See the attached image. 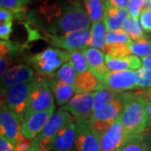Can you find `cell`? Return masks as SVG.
Segmentation results:
<instances>
[{
	"mask_svg": "<svg viewBox=\"0 0 151 151\" xmlns=\"http://www.w3.org/2000/svg\"><path fill=\"white\" fill-rule=\"evenodd\" d=\"M124 99L122 97V94L119 93V96L112 103L93 112L91 119L113 124L114 121L119 117L124 108Z\"/></svg>",
	"mask_w": 151,
	"mask_h": 151,
	"instance_id": "cell-17",
	"label": "cell"
},
{
	"mask_svg": "<svg viewBox=\"0 0 151 151\" xmlns=\"http://www.w3.org/2000/svg\"><path fill=\"white\" fill-rule=\"evenodd\" d=\"M32 146V139L24 137L14 145L15 151H29Z\"/></svg>",
	"mask_w": 151,
	"mask_h": 151,
	"instance_id": "cell-38",
	"label": "cell"
},
{
	"mask_svg": "<svg viewBox=\"0 0 151 151\" xmlns=\"http://www.w3.org/2000/svg\"><path fill=\"white\" fill-rule=\"evenodd\" d=\"M123 29L129 35L133 41H137L147 37L139 19H134L130 15L125 22Z\"/></svg>",
	"mask_w": 151,
	"mask_h": 151,
	"instance_id": "cell-25",
	"label": "cell"
},
{
	"mask_svg": "<svg viewBox=\"0 0 151 151\" xmlns=\"http://www.w3.org/2000/svg\"><path fill=\"white\" fill-rule=\"evenodd\" d=\"M127 139V135L119 118L101 136L100 151H117Z\"/></svg>",
	"mask_w": 151,
	"mask_h": 151,
	"instance_id": "cell-14",
	"label": "cell"
},
{
	"mask_svg": "<svg viewBox=\"0 0 151 151\" xmlns=\"http://www.w3.org/2000/svg\"><path fill=\"white\" fill-rule=\"evenodd\" d=\"M50 151H51V150H50Z\"/></svg>",
	"mask_w": 151,
	"mask_h": 151,
	"instance_id": "cell-48",
	"label": "cell"
},
{
	"mask_svg": "<svg viewBox=\"0 0 151 151\" xmlns=\"http://www.w3.org/2000/svg\"><path fill=\"white\" fill-rule=\"evenodd\" d=\"M13 18H14L13 12L1 7V9H0V23L1 24L13 21Z\"/></svg>",
	"mask_w": 151,
	"mask_h": 151,
	"instance_id": "cell-41",
	"label": "cell"
},
{
	"mask_svg": "<svg viewBox=\"0 0 151 151\" xmlns=\"http://www.w3.org/2000/svg\"><path fill=\"white\" fill-rule=\"evenodd\" d=\"M28 3L27 0H0L1 7L13 12L14 15H19L23 13L24 5Z\"/></svg>",
	"mask_w": 151,
	"mask_h": 151,
	"instance_id": "cell-32",
	"label": "cell"
},
{
	"mask_svg": "<svg viewBox=\"0 0 151 151\" xmlns=\"http://www.w3.org/2000/svg\"><path fill=\"white\" fill-rule=\"evenodd\" d=\"M124 106L119 115L127 139L141 134L149 125L147 101L144 92H121Z\"/></svg>",
	"mask_w": 151,
	"mask_h": 151,
	"instance_id": "cell-1",
	"label": "cell"
},
{
	"mask_svg": "<svg viewBox=\"0 0 151 151\" xmlns=\"http://www.w3.org/2000/svg\"><path fill=\"white\" fill-rule=\"evenodd\" d=\"M129 0H105L106 8H117L122 9H127Z\"/></svg>",
	"mask_w": 151,
	"mask_h": 151,
	"instance_id": "cell-37",
	"label": "cell"
},
{
	"mask_svg": "<svg viewBox=\"0 0 151 151\" xmlns=\"http://www.w3.org/2000/svg\"><path fill=\"white\" fill-rule=\"evenodd\" d=\"M142 62H143V64H144L145 66L151 69V55H149V56H147V57H144L142 59Z\"/></svg>",
	"mask_w": 151,
	"mask_h": 151,
	"instance_id": "cell-43",
	"label": "cell"
},
{
	"mask_svg": "<svg viewBox=\"0 0 151 151\" xmlns=\"http://www.w3.org/2000/svg\"><path fill=\"white\" fill-rule=\"evenodd\" d=\"M76 124L71 121L55 135L49 146L51 151H70L75 148Z\"/></svg>",
	"mask_w": 151,
	"mask_h": 151,
	"instance_id": "cell-15",
	"label": "cell"
},
{
	"mask_svg": "<svg viewBox=\"0 0 151 151\" xmlns=\"http://www.w3.org/2000/svg\"><path fill=\"white\" fill-rule=\"evenodd\" d=\"M151 138L138 134L128 138L117 151H150Z\"/></svg>",
	"mask_w": 151,
	"mask_h": 151,
	"instance_id": "cell-22",
	"label": "cell"
},
{
	"mask_svg": "<svg viewBox=\"0 0 151 151\" xmlns=\"http://www.w3.org/2000/svg\"><path fill=\"white\" fill-rule=\"evenodd\" d=\"M12 63V56L11 55H1L0 58V76L3 77L7 71V68Z\"/></svg>",
	"mask_w": 151,
	"mask_h": 151,
	"instance_id": "cell-39",
	"label": "cell"
},
{
	"mask_svg": "<svg viewBox=\"0 0 151 151\" xmlns=\"http://www.w3.org/2000/svg\"><path fill=\"white\" fill-rule=\"evenodd\" d=\"M133 42L130 36L123 29L108 31L106 35V45L113 44H126L129 45Z\"/></svg>",
	"mask_w": 151,
	"mask_h": 151,
	"instance_id": "cell-29",
	"label": "cell"
},
{
	"mask_svg": "<svg viewBox=\"0 0 151 151\" xmlns=\"http://www.w3.org/2000/svg\"><path fill=\"white\" fill-rule=\"evenodd\" d=\"M13 21L6 22L0 24V37L2 40H8L12 32Z\"/></svg>",
	"mask_w": 151,
	"mask_h": 151,
	"instance_id": "cell-36",
	"label": "cell"
},
{
	"mask_svg": "<svg viewBox=\"0 0 151 151\" xmlns=\"http://www.w3.org/2000/svg\"><path fill=\"white\" fill-rule=\"evenodd\" d=\"M141 25L146 32L151 33V8L143 9L141 11L140 16Z\"/></svg>",
	"mask_w": 151,
	"mask_h": 151,
	"instance_id": "cell-35",
	"label": "cell"
},
{
	"mask_svg": "<svg viewBox=\"0 0 151 151\" xmlns=\"http://www.w3.org/2000/svg\"><path fill=\"white\" fill-rule=\"evenodd\" d=\"M34 81L14 84L11 86L4 95L5 97V106L12 113H14L21 122L26 112Z\"/></svg>",
	"mask_w": 151,
	"mask_h": 151,
	"instance_id": "cell-4",
	"label": "cell"
},
{
	"mask_svg": "<svg viewBox=\"0 0 151 151\" xmlns=\"http://www.w3.org/2000/svg\"><path fill=\"white\" fill-rule=\"evenodd\" d=\"M101 135L92 127L90 119L76 122V151H100Z\"/></svg>",
	"mask_w": 151,
	"mask_h": 151,
	"instance_id": "cell-7",
	"label": "cell"
},
{
	"mask_svg": "<svg viewBox=\"0 0 151 151\" xmlns=\"http://www.w3.org/2000/svg\"><path fill=\"white\" fill-rule=\"evenodd\" d=\"M91 21L87 11L81 3L73 1L65 6L59 16L51 22L49 32L52 35H63L91 28Z\"/></svg>",
	"mask_w": 151,
	"mask_h": 151,
	"instance_id": "cell-2",
	"label": "cell"
},
{
	"mask_svg": "<svg viewBox=\"0 0 151 151\" xmlns=\"http://www.w3.org/2000/svg\"><path fill=\"white\" fill-rule=\"evenodd\" d=\"M73 86L76 93H89L103 88L102 82L90 70L77 74Z\"/></svg>",
	"mask_w": 151,
	"mask_h": 151,
	"instance_id": "cell-18",
	"label": "cell"
},
{
	"mask_svg": "<svg viewBox=\"0 0 151 151\" xmlns=\"http://www.w3.org/2000/svg\"><path fill=\"white\" fill-rule=\"evenodd\" d=\"M76 71L75 67L72 64L71 61H67L65 64L61 65L59 69L57 70L56 73L55 74V76L56 79L60 81H63L65 83L74 85L76 77Z\"/></svg>",
	"mask_w": 151,
	"mask_h": 151,
	"instance_id": "cell-27",
	"label": "cell"
},
{
	"mask_svg": "<svg viewBox=\"0 0 151 151\" xmlns=\"http://www.w3.org/2000/svg\"><path fill=\"white\" fill-rule=\"evenodd\" d=\"M35 71L29 65H19L14 66L6 71L1 81V95L5 94L11 86L18 83H24L35 81Z\"/></svg>",
	"mask_w": 151,
	"mask_h": 151,
	"instance_id": "cell-13",
	"label": "cell"
},
{
	"mask_svg": "<svg viewBox=\"0 0 151 151\" xmlns=\"http://www.w3.org/2000/svg\"><path fill=\"white\" fill-rule=\"evenodd\" d=\"M27 1H29V0H27Z\"/></svg>",
	"mask_w": 151,
	"mask_h": 151,
	"instance_id": "cell-47",
	"label": "cell"
},
{
	"mask_svg": "<svg viewBox=\"0 0 151 151\" xmlns=\"http://www.w3.org/2000/svg\"><path fill=\"white\" fill-rule=\"evenodd\" d=\"M144 4V9L151 8V0H142Z\"/></svg>",
	"mask_w": 151,
	"mask_h": 151,
	"instance_id": "cell-44",
	"label": "cell"
},
{
	"mask_svg": "<svg viewBox=\"0 0 151 151\" xmlns=\"http://www.w3.org/2000/svg\"><path fill=\"white\" fill-rule=\"evenodd\" d=\"M71 121L73 120L70 113L63 108H60L59 111L53 113L43 130L35 137V139H33L32 143L49 148L55 135L63 126Z\"/></svg>",
	"mask_w": 151,
	"mask_h": 151,
	"instance_id": "cell-8",
	"label": "cell"
},
{
	"mask_svg": "<svg viewBox=\"0 0 151 151\" xmlns=\"http://www.w3.org/2000/svg\"><path fill=\"white\" fill-rule=\"evenodd\" d=\"M119 92H114L113 90L106 88V87H103V89L97 91L94 97L92 111L95 112L110 103H112L113 100L119 96Z\"/></svg>",
	"mask_w": 151,
	"mask_h": 151,
	"instance_id": "cell-26",
	"label": "cell"
},
{
	"mask_svg": "<svg viewBox=\"0 0 151 151\" xmlns=\"http://www.w3.org/2000/svg\"><path fill=\"white\" fill-rule=\"evenodd\" d=\"M48 83L51 91L54 93L56 103L60 106H63L69 102L70 97L76 92L73 85L65 83L56 78L50 80Z\"/></svg>",
	"mask_w": 151,
	"mask_h": 151,
	"instance_id": "cell-21",
	"label": "cell"
},
{
	"mask_svg": "<svg viewBox=\"0 0 151 151\" xmlns=\"http://www.w3.org/2000/svg\"><path fill=\"white\" fill-rule=\"evenodd\" d=\"M50 42L55 47L64 49L67 51L82 50L92 43V29L86 28L63 35H49Z\"/></svg>",
	"mask_w": 151,
	"mask_h": 151,
	"instance_id": "cell-5",
	"label": "cell"
},
{
	"mask_svg": "<svg viewBox=\"0 0 151 151\" xmlns=\"http://www.w3.org/2000/svg\"><path fill=\"white\" fill-rule=\"evenodd\" d=\"M104 52L112 57H125L131 54L129 46L126 44H113L107 45L104 49Z\"/></svg>",
	"mask_w": 151,
	"mask_h": 151,
	"instance_id": "cell-31",
	"label": "cell"
},
{
	"mask_svg": "<svg viewBox=\"0 0 151 151\" xmlns=\"http://www.w3.org/2000/svg\"><path fill=\"white\" fill-rule=\"evenodd\" d=\"M130 51L139 57H147L151 55V39L146 37L137 41H133L129 45Z\"/></svg>",
	"mask_w": 151,
	"mask_h": 151,
	"instance_id": "cell-28",
	"label": "cell"
},
{
	"mask_svg": "<svg viewBox=\"0 0 151 151\" xmlns=\"http://www.w3.org/2000/svg\"><path fill=\"white\" fill-rule=\"evenodd\" d=\"M150 151H151V147H150Z\"/></svg>",
	"mask_w": 151,
	"mask_h": 151,
	"instance_id": "cell-46",
	"label": "cell"
},
{
	"mask_svg": "<svg viewBox=\"0 0 151 151\" xmlns=\"http://www.w3.org/2000/svg\"><path fill=\"white\" fill-rule=\"evenodd\" d=\"M0 151H15L14 145L3 135L0 137Z\"/></svg>",
	"mask_w": 151,
	"mask_h": 151,
	"instance_id": "cell-40",
	"label": "cell"
},
{
	"mask_svg": "<svg viewBox=\"0 0 151 151\" xmlns=\"http://www.w3.org/2000/svg\"><path fill=\"white\" fill-rule=\"evenodd\" d=\"M52 106H54V97L48 81L41 78L35 79L29 94L24 117L31 113L46 110Z\"/></svg>",
	"mask_w": 151,
	"mask_h": 151,
	"instance_id": "cell-6",
	"label": "cell"
},
{
	"mask_svg": "<svg viewBox=\"0 0 151 151\" xmlns=\"http://www.w3.org/2000/svg\"><path fill=\"white\" fill-rule=\"evenodd\" d=\"M107 25L104 19L98 22L92 23V48L103 50L106 46V35H107Z\"/></svg>",
	"mask_w": 151,
	"mask_h": 151,
	"instance_id": "cell-23",
	"label": "cell"
},
{
	"mask_svg": "<svg viewBox=\"0 0 151 151\" xmlns=\"http://www.w3.org/2000/svg\"><path fill=\"white\" fill-rule=\"evenodd\" d=\"M145 97L147 101V114H148V123L151 125V86L149 87L145 92H144Z\"/></svg>",
	"mask_w": 151,
	"mask_h": 151,
	"instance_id": "cell-42",
	"label": "cell"
},
{
	"mask_svg": "<svg viewBox=\"0 0 151 151\" xmlns=\"http://www.w3.org/2000/svg\"><path fill=\"white\" fill-rule=\"evenodd\" d=\"M129 17V14L128 9H122L112 7L106 8L104 21L108 31L123 29Z\"/></svg>",
	"mask_w": 151,
	"mask_h": 151,
	"instance_id": "cell-20",
	"label": "cell"
},
{
	"mask_svg": "<svg viewBox=\"0 0 151 151\" xmlns=\"http://www.w3.org/2000/svg\"><path fill=\"white\" fill-rule=\"evenodd\" d=\"M143 9H144V4L142 0H129V1L128 11L131 17L134 19H139Z\"/></svg>",
	"mask_w": 151,
	"mask_h": 151,
	"instance_id": "cell-34",
	"label": "cell"
},
{
	"mask_svg": "<svg viewBox=\"0 0 151 151\" xmlns=\"http://www.w3.org/2000/svg\"><path fill=\"white\" fill-rule=\"evenodd\" d=\"M100 81L102 82L103 87L119 93L138 87L136 73L133 70H109Z\"/></svg>",
	"mask_w": 151,
	"mask_h": 151,
	"instance_id": "cell-9",
	"label": "cell"
},
{
	"mask_svg": "<svg viewBox=\"0 0 151 151\" xmlns=\"http://www.w3.org/2000/svg\"><path fill=\"white\" fill-rule=\"evenodd\" d=\"M22 122L14 113L4 105H1L0 113V133L15 145L25 136L22 134Z\"/></svg>",
	"mask_w": 151,
	"mask_h": 151,
	"instance_id": "cell-10",
	"label": "cell"
},
{
	"mask_svg": "<svg viewBox=\"0 0 151 151\" xmlns=\"http://www.w3.org/2000/svg\"><path fill=\"white\" fill-rule=\"evenodd\" d=\"M70 60L75 67L77 74L88 70L89 65L87 63L86 57L81 50H74L70 52Z\"/></svg>",
	"mask_w": 151,
	"mask_h": 151,
	"instance_id": "cell-30",
	"label": "cell"
},
{
	"mask_svg": "<svg viewBox=\"0 0 151 151\" xmlns=\"http://www.w3.org/2000/svg\"><path fill=\"white\" fill-rule=\"evenodd\" d=\"M81 51L87 60L89 70L101 81L109 71L105 61V55L102 52V50L92 47H87Z\"/></svg>",
	"mask_w": 151,
	"mask_h": 151,
	"instance_id": "cell-16",
	"label": "cell"
},
{
	"mask_svg": "<svg viewBox=\"0 0 151 151\" xmlns=\"http://www.w3.org/2000/svg\"><path fill=\"white\" fill-rule=\"evenodd\" d=\"M55 105L44 111H40L25 116L21 124L22 134L30 139H35L45 128L48 120L53 114Z\"/></svg>",
	"mask_w": 151,
	"mask_h": 151,
	"instance_id": "cell-12",
	"label": "cell"
},
{
	"mask_svg": "<svg viewBox=\"0 0 151 151\" xmlns=\"http://www.w3.org/2000/svg\"><path fill=\"white\" fill-rule=\"evenodd\" d=\"M137 76V86L140 88L151 86V69L146 66H141L135 71Z\"/></svg>",
	"mask_w": 151,
	"mask_h": 151,
	"instance_id": "cell-33",
	"label": "cell"
},
{
	"mask_svg": "<svg viewBox=\"0 0 151 151\" xmlns=\"http://www.w3.org/2000/svg\"><path fill=\"white\" fill-rule=\"evenodd\" d=\"M96 92L89 93H76L68 103L61 108L70 113L76 120H85L92 118V106Z\"/></svg>",
	"mask_w": 151,
	"mask_h": 151,
	"instance_id": "cell-11",
	"label": "cell"
},
{
	"mask_svg": "<svg viewBox=\"0 0 151 151\" xmlns=\"http://www.w3.org/2000/svg\"><path fill=\"white\" fill-rule=\"evenodd\" d=\"M67 61H70V52L50 47L29 60V63L39 74L48 76L54 75L55 71Z\"/></svg>",
	"mask_w": 151,
	"mask_h": 151,
	"instance_id": "cell-3",
	"label": "cell"
},
{
	"mask_svg": "<svg viewBox=\"0 0 151 151\" xmlns=\"http://www.w3.org/2000/svg\"><path fill=\"white\" fill-rule=\"evenodd\" d=\"M105 61L108 70L111 71L123 70H137L142 65L141 60L137 55H129L125 57H112L108 55H105Z\"/></svg>",
	"mask_w": 151,
	"mask_h": 151,
	"instance_id": "cell-19",
	"label": "cell"
},
{
	"mask_svg": "<svg viewBox=\"0 0 151 151\" xmlns=\"http://www.w3.org/2000/svg\"><path fill=\"white\" fill-rule=\"evenodd\" d=\"M85 7L92 23L103 20L106 12L105 0H84Z\"/></svg>",
	"mask_w": 151,
	"mask_h": 151,
	"instance_id": "cell-24",
	"label": "cell"
},
{
	"mask_svg": "<svg viewBox=\"0 0 151 151\" xmlns=\"http://www.w3.org/2000/svg\"><path fill=\"white\" fill-rule=\"evenodd\" d=\"M70 151H76L75 148H74V149H73V150H70Z\"/></svg>",
	"mask_w": 151,
	"mask_h": 151,
	"instance_id": "cell-45",
	"label": "cell"
}]
</instances>
